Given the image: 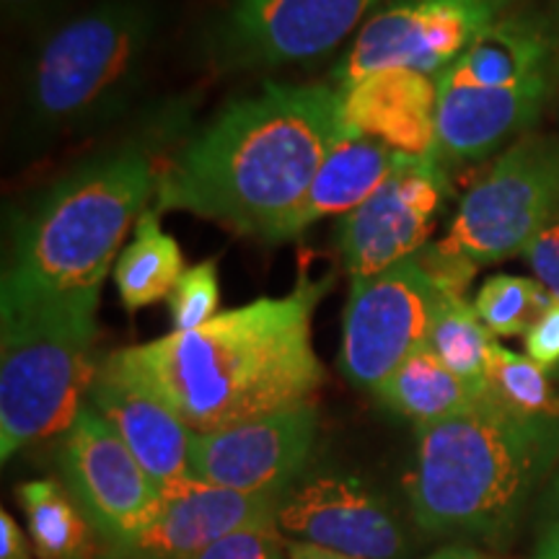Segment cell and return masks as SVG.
Masks as SVG:
<instances>
[{
	"label": "cell",
	"mask_w": 559,
	"mask_h": 559,
	"mask_svg": "<svg viewBox=\"0 0 559 559\" xmlns=\"http://www.w3.org/2000/svg\"><path fill=\"white\" fill-rule=\"evenodd\" d=\"M402 156L370 138L342 132L326 158L313 174L309 190L298 205L270 230L264 241L285 243L298 239L311 226L326 218H342L362 205L386 181Z\"/></svg>",
	"instance_id": "18"
},
{
	"label": "cell",
	"mask_w": 559,
	"mask_h": 559,
	"mask_svg": "<svg viewBox=\"0 0 559 559\" xmlns=\"http://www.w3.org/2000/svg\"><path fill=\"white\" fill-rule=\"evenodd\" d=\"M317 404L272 412L230 428L194 432L190 472L241 495H285L317 443Z\"/></svg>",
	"instance_id": "12"
},
{
	"label": "cell",
	"mask_w": 559,
	"mask_h": 559,
	"mask_svg": "<svg viewBox=\"0 0 559 559\" xmlns=\"http://www.w3.org/2000/svg\"><path fill=\"white\" fill-rule=\"evenodd\" d=\"M559 456V419L523 417L485 396L417 430L409 508L430 534L500 539Z\"/></svg>",
	"instance_id": "3"
},
{
	"label": "cell",
	"mask_w": 559,
	"mask_h": 559,
	"mask_svg": "<svg viewBox=\"0 0 559 559\" xmlns=\"http://www.w3.org/2000/svg\"><path fill=\"white\" fill-rule=\"evenodd\" d=\"M166 300H169L174 332H190L213 321L218 317L221 306V283L215 264L200 262L187 270Z\"/></svg>",
	"instance_id": "25"
},
{
	"label": "cell",
	"mask_w": 559,
	"mask_h": 559,
	"mask_svg": "<svg viewBox=\"0 0 559 559\" xmlns=\"http://www.w3.org/2000/svg\"><path fill=\"white\" fill-rule=\"evenodd\" d=\"M557 498H559V479H557Z\"/></svg>",
	"instance_id": "34"
},
{
	"label": "cell",
	"mask_w": 559,
	"mask_h": 559,
	"mask_svg": "<svg viewBox=\"0 0 559 559\" xmlns=\"http://www.w3.org/2000/svg\"><path fill=\"white\" fill-rule=\"evenodd\" d=\"M192 559H288V551L275 519L230 531Z\"/></svg>",
	"instance_id": "26"
},
{
	"label": "cell",
	"mask_w": 559,
	"mask_h": 559,
	"mask_svg": "<svg viewBox=\"0 0 559 559\" xmlns=\"http://www.w3.org/2000/svg\"><path fill=\"white\" fill-rule=\"evenodd\" d=\"M443 285L409 257L379 275L353 277L342 317L340 368L355 386L376 391L409 355L428 345Z\"/></svg>",
	"instance_id": "9"
},
{
	"label": "cell",
	"mask_w": 559,
	"mask_h": 559,
	"mask_svg": "<svg viewBox=\"0 0 559 559\" xmlns=\"http://www.w3.org/2000/svg\"><path fill=\"white\" fill-rule=\"evenodd\" d=\"M332 277H300L277 298H257L190 332L111 353L194 432L247 423L313 402L324 368L311 342L313 311Z\"/></svg>",
	"instance_id": "1"
},
{
	"label": "cell",
	"mask_w": 559,
	"mask_h": 559,
	"mask_svg": "<svg viewBox=\"0 0 559 559\" xmlns=\"http://www.w3.org/2000/svg\"><path fill=\"white\" fill-rule=\"evenodd\" d=\"M285 495H241L194 477L164 485L156 508L102 559H192L230 531L275 521Z\"/></svg>",
	"instance_id": "14"
},
{
	"label": "cell",
	"mask_w": 559,
	"mask_h": 559,
	"mask_svg": "<svg viewBox=\"0 0 559 559\" xmlns=\"http://www.w3.org/2000/svg\"><path fill=\"white\" fill-rule=\"evenodd\" d=\"M386 0H230L207 32L223 68H277L330 55Z\"/></svg>",
	"instance_id": "10"
},
{
	"label": "cell",
	"mask_w": 559,
	"mask_h": 559,
	"mask_svg": "<svg viewBox=\"0 0 559 559\" xmlns=\"http://www.w3.org/2000/svg\"><path fill=\"white\" fill-rule=\"evenodd\" d=\"M531 559H559V521L551 526Z\"/></svg>",
	"instance_id": "32"
},
{
	"label": "cell",
	"mask_w": 559,
	"mask_h": 559,
	"mask_svg": "<svg viewBox=\"0 0 559 559\" xmlns=\"http://www.w3.org/2000/svg\"><path fill=\"white\" fill-rule=\"evenodd\" d=\"M495 345V334L481 324L474 304L466 300V293L443 285L425 347L459 379L487 394V368Z\"/></svg>",
	"instance_id": "21"
},
{
	"label": "cell",
	"mask_w": 559,
	"mask_h": 559,
	"mask_svg": "<svg viewBox=\"0 0 559 559\" xmlns=\"http://www.w3.org/2000/svg\"><path fill=\"white\" fill-rule=\"evenodd\" d=\"M156 181V166L135 143L60 177L19 218L0 296H102Z\"/></svg>",
	"instance_id": "4"
},
{
	"label": "cell",
	"mask_w": 559,
	"mask_h": 559,
	"mask_svg": "<svg viewBox=\"0 0 559 559\" xmlns=\"http://www.w3.org/2000/svg\"><path fill=\"white\" fill-rule=\"evenodd\" d=\"M523 337H526V355L531 360L544 368L559 366V300L542 313Z\"/></svg>",
	"instance_id": "28"
},
{
	"label": "cell",
	"mask_w": 559,
	"mask_h": 559,
	"mask_svg": "<svg viewBox=\"0 0 559 559\" xmlns=\"http://www.w3.org/2000/svg\"><path fill=\"white\" fill-rule=\"evenodd\" d=\"M185 272L179 241L166 234L156 210H145L135 223V236L115 262V283L122 306L135 313L169 298Z\"/></svg>",
	"instance_id": "20"
},
{
	"label": "cell",
	"mask_w": 559,
	"mask_h": 559,
	"mask_svg": "<svg viewBox=\"0 0 559 559\" xmlns=\"http://www.w3.org/2000/svg\"><path fill=\"white\" fill-rule=\"evenodd\" d=\"M337 91L345 132L376 140L400 156L440 158L438 79L386 68Z\"/></svg>",
	"instance_id": "16"
},
{
	"label": "cell",
	"mask_w": 559,
	"mask_h": 559,
	"mask_svg": "<svg viewBox=\"0 0 559 559\" xmlns=\"http://www.w3.org/2000/svg\"><path fill=\"white\" fill-rule=\"evenodd\" d=\"M487 396L515 415L559 419V391L549 368L502 345H495L489 358Z\"/></svg>",
	"instance_id": "23"
},
{
	"label": "cell",
	"mask_w": 559,
	"mask_h": 559,
	"mask_svg": "<svg viewBox=\"0 0 559 559\" xmlns=\"http://www.w3.org/2000/svg\"><path fill=\"white\" fill-rule=\"evenodd\" d=\"M158 32L148 0H102L47 34L21 75L26 135L94 130L128 107Z\"/></svg>",
	"instance_id": "5"
},
{
	"label": "cell",
	"mask_w": 559,
	"mask_h": 559,
	"mask_svg": "<svg viewBox=\"0 0 559 559\" xmlns=\"http://www.w3.org/2000/svg\"><path fill=\"white\" fill-rule=\"evenodd\" d=\"M86 402L107 419L109 428L160 487L192 477L190 443L194 430L156 391L117 366L111 355L96 370Z\"/></svg>",
	"instance_id": "17"
},
{
	"label": "cell",
	"mask_w": 559,
	"mask_h": 559,
	"mask_svg": "<svg viewBox=\"0 0 559 559\" xmlns=\"http://www.w3.org/2000/svg\"><path fill=\"white\" fill-rule=\"evenodd\" d=\"M288 559H358L349 555H340V551L317 547L309 542H293L288 544Z\"/></svg>",
	"instance_id": "31"
},
{
	"label": "cell",
	"mask_w": 559,
	"mask_h": 559,
	"mask_svg": "<svg viewBox=\"0 0 559 559\" xmlns=\"http://www.w3.org/2000/svg\"><path fill=\"white\" fill-rule=\"evenodd\" d=\"M551 304L555 298L544 290L542 283L519 275H495L485 280L474 298V309L481 324L495 337L526 334Z\"/></svg>",
	"instance_id": "24"
},
{
	"label": "cell",
	"mask_w": 559,
	"mask_h": 559,
	"mask_svg": "<svg viewBox=\"0 0 559 559\" xmlns=\"http://www.w3.org/2000/svg\"><path fill=\"white\" fill-rule=\"evenodd\" d=\"M60 472L83 515L107 542L135 528L164 489L88 402L62 432Z\"/></svg>",
	"instance_id": "13"
},
{
	"label": "cell",
	"mask_w": 559,
	"mask_h": 559,
	"mask_svg": "<svg viewBox=\"0 0 559 559\" xmlns=\"http://www.w3.org/2000/svg\"><path fill=\"white\" fill-rule=\"evenodd\" d=\"M66 0H0L5 24L37 26L58 13Z\"/></svg>",
	"instance_id": "29"
},
{
	"label": "cell",
	"mask_w": 559,
	"mask_h": 559,
	"mask_svg": "<svg viewBox=\"0 0 559 559\" xmlns=\"http://www.w3.org/2000/svg\"><path fill=\"white\" fill-rule=\"evenodd\" d=\"M99 296H0V459L66 432L96 379Z\"/></svg>",
	"instance_id": "6"
},
{
	"label": "cell",
	"mask_w": 559,
	"mask_h": 559,
	"mask_svg": "<svg viewBox=\"0 0 559 559\" xmlns=\"http://www.w3.org/2000/svg\"><path fill=\"white\" fill-rule=\"evenodd\" d=\"M19 500L41 559H79L91 523L66 487L52 479H34L19 487Z\"/></svg>",
	"instance_id": "22"
},
{
	"label": "cell",
	"mask_w": 559,
	"mask_h": 559,
	"mask_svg": "<svg viewBox=\"0 0 559 559\" xmlns=\"http://www.w3.org/2000/svg\"><path fill=\"white\" fill-rule=\"evenodd\" d=\"M373 394L391 412L412 419L417 430L436 425L440 419L456 417L487 396L459 379L428 347L409 355Z\"/></svg>",
	"instance_id": "19"
},
{
	"label": "cell",
	"mask_w": 559,
	"mask_h": 559,
	"mask_svg": "<svg viewBox=\"0 0 559 559\" xmlns=\"http://www.w3.org/2000/svg\"><path fill=\"white\" fill-rule=\"evenodd\" d=\"M342 132L340 91L267 83L230 102L158 174V210H181L267 239Z\"/></svg>",
	"instance_id": "2"
},
{
	"label": "cell",
	"mask_w": 559,
	"mask_h": 559,
	"mask_svg": "<svg viewBox=\"0 0 559 559\" xmlns=\"http://www.w3.org/2000/svg\"><path fill=\"white\" fill-rule=\"evenodd\" d=\"M428 559H481L477 551L466 549V547H445L436 551V555H430Z\"/></svg>",
	"instance_id": "33"
},
{
	"label": "cell",
	"mask_w": 559,
	"mask_h": 559,
	"mask_svg": "<svg viewBox=\"0 0 559 559\" xmlns=\"http://www.w3.org/2000/svg\"><path fill=\"white\" fill-rule=\"evenodd\" d=\"M277 526L296 542L358 559H404L407 534L396 513L360 479L326 474L285 492Z\"/></svg>",
	"instance_id": "15"
},
{
	"label": "cell",
	"mask_w": 559,
	"mask_h": 559,
	"mask_svg": "<svg viewBox=\"0 0 559 559\" xmlns=\"http://www.w3.org/2000/svg\"><path fill=\"white\" fill-rule=\"evenodd\" d=\"M0 559H32L29 542L9 513H0Z\"/></svg>",
	"instance_id": "30"
},
{
	"label": "cell",
	"mask_w": 559,
	"mask_h": 559,
	"mask_svg": "<svg viewBox=\"0 0 559 559\" xmlns=\"http://www.w3.org/2000/svg\"><path fill=\"white\" fill-rule=\"evenodd\" d=\"M523 260L534 272L536 283H542L544 290L559 300V218L528 243Z\"/></svg>",
	"instance_id": "27"
},
{
	"label": "cell",
	"mask_w": 559,
	"mask_h": 559,
	"mask_svg": "<svg viewBox=\"0 0 559 559\" xmlns=\"http://www.w3.org/2000/svg\"><path fill=\"white\" fill-rule=\"evenodd\" d=\"M449 198V177L440 158L396 160L394 171L370 198L342 215L334 243L349 277H368L394 267L430 243Z\"/></svg>",
	"instance_id": "11"
},
{
	"label": "cell",
	"mask_w": 559,
	"mask_h": 559,
	"mask_svg": "<svg viewBox=\"0 0 559 559\" xmlns=\"http://www.w3.org/2000/svg\"><path fill=\"white\" fill-rule=\"evenodd\" d=\"M515 0H386L355 32L334 83L349 86L362 75L407 68L438 79L461 55L508 19Z\"/></svg>",
	"instance_id": "8"
},
{
	"label": "cell",
	"mask_w": 559,
	"mask_h": 559,
	"mask_svg": "<svg viewBox=\"0 0 559 559\" xmlns=\"http://www.w3.org/2000/svg\"><path fill=\"white\" fill-rule=\"evenodd\" d=\"M559 218V138L526 135L466 192L436 251L477 272L523 254Z\"/></svg>",
	"instance_id": "7"
}]
</instances>
